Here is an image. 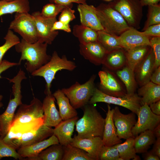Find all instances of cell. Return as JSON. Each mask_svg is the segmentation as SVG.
<instances>
[{"mask_svg": "<svg viewBox=\"0 0 160 160\" xmlns=\"http://www.w3.org/2000/svg\"><path fill=\"white\" fill-rule=\"evenodd\" d=\"M153 133L156 138L160 137V124L157 125L153 130Z\"/></svg>", "mask_w": 160, "mask_h": 160, "instance_id": "54", "label": "cell"}, {"mask_svg": "<svg viewBox=\"0 0 160 160\" xmlns=\"http://www.w3.org/2000/svg\"><path fill=\"white\" fill-rule=\"evenodd\" d=\"M149 106L153 113L160 115V100L151 103Z\"/></svg>", "mask_w": 160, "mask_h": 160, "instance_id": "50", "label": "cell"}, {"mask_svg": "<svg viewBox=\"0 0 160 160\" xmlns=\"http://www.w3.org/2000/svg\"><path fill=\"white\" fill-rule=\"evenodd\" d=\"M118 38L121 47L125 50L141 46H151L149 37L133 28L124 32Z\"/></svg>", "mask_w": 160, "mask_h": 160, "instance_id": "16", "label": "cell"}, {"mask_svg": "<svg viewBox=\"0 0 160 160\" xmlns=\"http://www.w3.org/2000/svg\"><path fill=\"white\" fill-rule=\"evenodd\" d=\"M141 87L137 90V94L140 97L141 105H149L160 100V85L150 81Z\"/></svg>", "mask_w": 160, "mask_h": 160, "instance_id": "27", "label": "cell"}, {"mask_svg": "<svg viewBox=\"0 0 160 160\" xmlns=\"http://www.w3.org/2000/svg\"><path fill=\"white\" fill-rule=\"evenodd\" d=\"M95 12L104 30L110 34L119 36L131 28L120 13L108 4H100L95 7Z\"/></svg>", "mask_w": 160, "mask_h": 160, "instance_id": "3", "label": "cell"}, {"mask_svg": "<svg viewBox=\"0 0 160 160\" xmlns=\"http://www.w3.org/2000/svg\"><path fill=\"white\" fill-rule=\"evenodd\" d=\"M48 44L38 41L31 43L22 39L15 46L16 51L21 53L19 63L26 60L25 66L27 70L32 73L47 63L51 56L47 52Z\"/></svg>", "mask_w": 160, "mask_h": 160, "instance_id": "1", "label": "cell"}, {"mask_svg": "<svg viewBox=\"0 0 160 160\" xmlns=\"http://www.w3.org/2000/svg\"><path fill=\"white\" fill-rule=\"evenodd\" d=\"M150 41L154 55V70L160 66V37H153L150 39Z\"/></svg>", "mask_w": 160, "mask_h": 160, "instance_id": "43", "label": "cell"}, {"mask_svg": "<svg viewBox=\"0 0 160 160\" xmlns=\"http://www.w3.org/2000/svg\"><path fill=\"white\" fill-rule=\"evenodd\" d=\"M104 0L106 1H111L113 0Z\"/></svg>", "mask_w": 160, "mask_h": 160, "instance_id": "57", "label": "cell"}, {"mask_svg": "<svg viewBox=\"0 0 160 160\" xmlns=\"http://www.w3.org/2000/svg\"><path fill=\"white\" fill-rule=\"evenodd\" d=\"M61 30L68 33L71 32V31L69 24L64 23L60 21L56 20L54 23L52 28V31Z\"/></svg>", "mask_w": 160, "mask_h": 160, "instance_id": "46", "label": "cell"}, {"mask_svg": "<svg viewBox=\"0 0 160 160\" xmlns=\"http://www.w3.org/2000/svg\"><path fill=\"white\" fill-rule=\"evenodd\" d=\"M151 47L141 46L126 50V65L132 71L134 70L144 59Z\"/></svg>", "mask_w": 160, "mask_h": 160, "instance_id": "29", "label": "cell"}, {"mask_svg": "<svg viewBox=\"0 0 160 160\" xmlns=\"http://www.w3.org/2000/svg\"><path fill=\"white\" fill-rule=\"evenodd\" d=\"M73 5L66 6L61 12L58 20L66 24H69L71 21L76 18L75 11L72 9Z\"/></svg>", "mask_w": 160, "mask_h": 160, "instance_id": "44", "label": "cell"}, {"mask_svg": "<svg viewBox=\"0 0 160 160\" xmlns=\"http://www.w3.org/2000/svg\"><path fill=\"white\" fill-rule=\"evenodd\" d=\"M107 107L102 139L104 146H111L120 143L122 141L117 134L113 119V109H111L109 104L107 105Z\"/></svg>", "mask_w": 160, "mask_h": 160, "instance_id": "24", "label": "cell"}, {"mask_svg": "<svg viewBox=\"0 0 160 160\" xmlns=\"http://www.w3.org/2000/svg\"><path fill=\"white\" fill-rule=\"evenodd\" d=\"M142 6H148L158 4L160 0H140Z\"/></svg>", "mask_w": 160, "mask_h": 160, "instance_id": "53", "label": "cell"}, {"mask_svg": "<svg viewBox=\"0 0 160 160\" xmlns=\"http://www.w3.org/2000/svg\"><path fill=\"white\" fill-rule=\"evenodd\" d=\"M155 58L151 47L147 54L134 71L136 80L141 86L150 81V77L154 71Z\"/></svg>", "mask_w": 160, "mask_h": 160, "instance_id": "18", "label": "cell"}, {"mask_svg": "<svg viewBox=\"0 0 160 160\" xmlns=\"http://www.w3.org/2000/svg\"><path fill=\"white\" fill-rule=\"evenodd\" d=\"M134 137H130L123 143L116 145L120 157L123 160H140L141 159L136 155L134 147Z\"/></svg>", "mask_w": 160, "mask_h": 160, "instance_id": "35", "label": "cell"}, {"mask_svg": "<svg viewBox=\"0 0 160 160\" xmlns=\"http://www.w3.org/2000/svg\"><path fill=\"white\" fill-rule=\"evenodd\" d=\"M126 63L125 51L120 48L108 52L102 64L105 69L113 71L122 68Z\"/></svg>", "mask_w": 160, "mask_h": 160, "instance_id": "26", "label": "cell"}, {"mask_svg": "<svg viewBox=\"0 0 160 160\" xmlns=\"http://www.w3.org/2000/svg\"><path fill=\"white\" fill-rule=\"evenodd\" d=\"M25 78L24 74L18 73L13 78L8 79L10 82L14 83L12 87L14 97L10 100L5 111L0 115V136L2 138L5 136L9 129L17 108L22 103L21 83L22 80Z\"/></svg>", "mask_w": 160, "mask_h": 160, "instance_id": "5", "label": "cell"}, {"mask_svg": "<svg viewBox=\"0 0 160 160\" xmlns=\"http://www.w3.org/2000/svg\"></svg>", "mask_w": 160, "mask_h": 160, "instance_id": "58", "label": "cell"}, {"mask_svg": "<svg viewBox=\"0 0 160 160\" xmlns=\"http://www.w3.org/2000/svg\"><path fill=\"white\" fill-rule=\"evenodd\" d=\"M143 158L145 160H159L160 158L155 154L151 150L144 153Z\"/></svg>", "mask_w": 160, "mask_h": 160, "instance_id": "51", "label": "cell"}, {"mask_svg": "<svg viewBox=\"0 0 160 160\" xmlns=\"http://www.w3.org/2000/svg\"><path fill=\"white\" fill-rule=\"evenodd\" d=\"M150 81L159 85H160V66L155 69L150 77Z\"/></svg>", "mask_w": 160, "mask_h": 160, "instance_id": "49", "label": "cell"}, {"mask_svg": "<svg viewBox=\"0 0 160 160\" xmlns=\"http://www.w3.org/2000/svg\"><path fill=\"white\" fill-rule=\"evenodd\" d=\"M3 0V1H14L15 0Z\"/></svg>", "mask_w": 160, "mask_h": 160, "instance_id": "56", "label": "cell"}, {"mask_svg": "<svg viewBox=\"0 0 160 160\" xmlns=\"http://www.w3.org/2000/svg\"><path fill=\"white\" fill-rule=\"evenodd\" d=\"M31 15L35 24L38 41L51 44L59 33L57 31H52L54 23L57 20L56 17H45L39 11L33 12Z\"/></svg>", "mask_w": 160, "mask_h": 160, "instance_id": "12", "label": "cell"}, {"mask_svg": "<svg viewBox=\"0 0 160 160\" xmlns=\"http://www.w3.org/2000/svg\"><path fill=\"white\" fill-rule=\"evenodd\" d=\"M3 98V96L2 95H0V108L2 107L3 105V104L1 102Z\"/></svg>", "mask_w": 160, "mask_h": 160, "instance_id": "55", "label": "cell"}, {"mask_svg": "<svg viewBox=\"0 0 160 160\" xmlns=\"http://www.w3.org/2000/svg\"><path fill=\"white\" fill-rule=\"evenodd\" d=\"M83 108V115L77 120L75 125L77 136L81 138H102L105 119L92 104H88Z\"/></svg>", "mask_w": 160, "mask_h": 160, "instance_id": "2", "label": "cell"}, {"mask_svg": "<svg viewBox=\"0 0 160 160\" xmlns=\"http://www.w3.org/2000/svg\"><path fill=\"white\" fill-rule=\"evenodd\" d=\"M98 102L121 106L129 109L137 115L141 106L140 97L137 93L132 95L127 94L122 97H114L107 95L96 87L88 104H92Z\"/></svg>", "mask_w": 160, "mask_h": 160, "instance_id": "8", "label": "cell"}, {"mask_svg": "<svg viewBox=\"0 0 160 160\" xmlns=\"http://www.w3.org/2000/svg\"><path fill=\"white\" fill-rule=\"evenodd\" d=\"M78 117L77 116L62 121L53 129V135L57 138L59 143L62 146L70 144L73 138L72 136Z\"/></svg>", "mask_w": 160, "mask_h": 160, "instance_id": "22", "label": "cell"}, {"mask_svg": "<svg viewBox=\"0 0 160 160\" xmlns=\"http://www.w3.org/2000/svg\"><path fill=\"white\" fill-rule=\"evenodd\" d=\"M134 138V147L136 153H143L148 151L156 137L151 130H146Z\"/></svg>", "mask_w": 160, "mask_h": 160, "instance_id": "32", "label": "cell"}, {"mask_svg": "<svg viewBox=\"0 0 160 160\" xmlns=\"http://www.w3.org/2000/svg\"><path fill=\"white\" fill-rule=\"evenodd\" d=\"M135 114L133 112L127 114H123L117 106L113 109V119L117 135L119 139L126 140L130 137L135 138L131 130L137 121Z\"/></svg>", "mask_w": 160, "mask_h": 160, "instance_id": "14", "label": "cell"}, {"mask_svg": "<svg viewBox=\"0 0 160 160\" xmlns=\"http://www.w3.org/2000/svg\"><path fill=\"white\" fill-rule=\"evenodd\" d=\"M4 39L5 40V42L3 45L0 46V64L7 52L20 41L19 38L10 29H8Z\"/></svg>", "mask_w": 160, "mask_h": 160, "instance_id": "38", "label": "cell"}, {"mask_svg": "<svg viewBox=\"0 0 160 160\" xmlns=\"http://www.w3.org/2000/svg\"><path fill=\"white\" fill-rule=\"evenodd\" d=\"M96 77V75H93L83 84L76 82L69 87L61 89L75 109L82 108L88 104L96 88L94 83Z\"/></svg>", "mask_w": 160, "mask_h": 160, "instance_id": "6", "label": "cell"}, {"mask_svg": "<svg viewBox=\"0 0 160 160\" xmlns=\"http://www.w3.org/2000/svg\"><path fill=\"white\" fill-rule=\"evenodd\" d=\"M53 129L52 127L43 124L37 130L31 132L19 140L12 141L9 145L18 149L21 147L35 144L52 135Z\"/></svg>", "mask_w": 160, "mask_h": 160, "instance_id": "20", "label": "cell"}, {"mask_svg": "<svg viewBox=\"0 0 160 160\" xmlns=\"http://www.w3.org/2000/svg\"><path fill=\"white\" fill-rule=\"evenodd\" d=\"M98 74L100 80L99 89L101 91L114 97H122L127 94L125 87L113 71L105 69Z\"/></svg>", "mask_w": 160, "mask_h": 160, "instance_id": "11", "label": "cell"}, {"mask_svg": "<svg viewBox=\"0 0 160 160\" xmlns=\"http://www.w3.org/2000/svg\"><path fill=\"white\" fill-rule=\"evenodd\" d=\"M59 144L57 137L54 135L47 139H45L35 144L21 147L18 149L17 152L20 156L26 159L37 156L42 151L55 144Z\"/></svg>", "mask_w": 160, "mask_h": 160, "instance_id": "25", "label": "cell"}, {"mask_svg": "<svg viewBox=\"0 0 160 160\" xmlns=\"http://www.w3.org/2000/svg\"><path fill=\"white\" fill-rule=\"evenodd\" d=\"M142 33L148 37H160V24L151 25L146 29Z\"/></svg>", "mask_w": 160, "mask_h": 160, "instance_id": "45", "label": "cell"}, {"mask_svg": "<svg viewBox=\"0 0 160 160\" xmlns=\"http://www.w3.org/2000/svg\"><path fill=\"white\" fill-rule=\"evenodd\" d=\"M108 4L119 12L128 25L136 29L140 28L143 16L140 0H113Z\"/></svg>", "mask_w": 160, "mask_h": 160, "instance_id": "7", "label": "cell"}, {"mask_svg": "<svg viewBox=\"0 0 160 160\" xmlns=\"http://www.w3.org/2000/svg\"><path fill=\"white\" fill-rule=\"evenodd\" d=\"M76 67L75 63L68 60L66 55H63L60 57L57 52L54 51L49 61L31 74L33 76H41L44 79L46 83L44 93L47 95L52 93L51 83L57 71L62 70L73 71Z\"/></svg>", "mask_w": 160, "mask_h": 160, "instance_id": "4", "label": "cell"}, {"mask_svg": "<svg viewBox=\"0 0 160 160\" xmlns=\"http://www.w3.org/2000/svg\"><path fill=\"white\" fill-rule=\"evenodd\" d=\"M16 150L13 146L5 143L0 136V159L5 157H12L15 159H23V158Z\"/></svg>", "mask_w": 160, "mask_h": 160, "instance_id": "41", "label": "cell"}, {"mask_svg": "<svg viewBox=\"0 0 160 160\" xmlns=\"http://www.w3.org/2000/svg\"><path fill=\"white\" fill-rule=\"evenodd\" d=\"M98 42L108 52L122 48L116 36L108 33L104 30L97 31Z\"/></svg>", "mask_w": 160, "mask_h": 160, "instance_id": "36", "label": "cell"}, {"mask_svg": "<svg viewBox=\"0 0 160 160\" xmlns=\"http://www.w3.org/2000/svg\"><path fill=\"white\" fill-rule=\"evenodd\" d=\"M44 117L42 103L34 98L29 105L22 103L19 106L11 125L28 123Z\"/></svg>", "mask_w": 160, "mask_h": 160, "instance_id": "10", "label": "cell"}, {"mask_svg": "<svg viewBox=\"0 0 160 160\" xmlns=\"http://www.w3.org/2000/svg\"><path fill=\"white\" fill-rule=\"evenodd\" d=\"M80 54L86 59L96 65L102 64L108 52L98 42L80 44Z\"/></svg>", "mask_w": 160, "mask_h": 160, "instance_id": "19", "label": "cell"}, {"mask_svg": "<svg viewBox=\"0 0 160 160\" xmlns=\"http://www.w3.org/2000/svg\"><path fill=\"white\" fill-rule=\"evenodd\" d=\"M56 100L59 108V113L62 121L77 116L76 109L71 105L69 99L61 89H58L52 94Z\"/></svg>", "mask_w": 160, "mask_h": 160, "instance_id": "28", "label": "cell"}, {"mask_svg": "<svg viewBox=\"0 0 160 160\" xmlns=\"http://www.w3.org/2000/svg\"><path fill=\"white\" fill-rule=\"evenodd\" d=\"M63 146L64 153L62 160H93L87 152L81 148L70 144Z\"/></svg>", "mask_w": 160, "mask_h": 160, "instance_id": "37", "label": "cell"}, {"mask_svg": "<svg viewBox=\"0 0 160 160\" xmlns=\"http://www.w3.org/2000/svg\"><path fill=\"white\" fill-rule=\"evenodd\" d=\"M95 7L86 4H79L77 10L81 25L96 31L104 30L95 12Z\"/></svg>", "mask_w": 160, "mask_h": 160, "instance_id": "21", "label": "cell"}, {"mask_svg": "<svg viewBox=\"0 0 160 160\" xmlns=\"http://www.w3.org/2000/svg\"><path fill=\"white\" fill-rule=\"evenodd\" d=\"M73 34L78 39L81 44H86L97 41V31L81 24L74 25Z\"/></svg>", "mask_w": 160, "mask_h": 160, "instance_id": "33", "label": "cell"}, {"mask_svg": "<svg viewBox=\"0 0 160 160\" xmlns=\"http://www.w3.org/2000/svg\"><path fill=\"white\" fill-rule=\"evenodd\" d=\"M87 152L93 160H100L101 150L104 145L102 138L96 137L89 138H81L75 135L70 144Z\"/></svg>", "mask_w": 160, "mask_h": 160, "instance_id": "17", "label": "cell"}, {"mask_svg": "<svg viewBox=\"0 0 160 160\" xmlns=\"http://www.w3.org/2000/svg\"><path fill=\"white\" fill-rule=\"evenodd\" d=\"M116 73L117 76L124 84L127 94L132 95L135 93L138 84L134 72L126 65L122 68L117 71Z\"/></svg>", "mask_w": 160, "mask_h": 160, "instance_id": "31", "label": "cell"}, {"mask_svg": "<svg viewBox=\"0 0 160 160\" xmlns=\"http://www.w3.org/2000/svg\"><path fill=\"white\" fill-rule=\"evenodd\" d=\"M147 19L143 31L149 26L160 24V5L159 4L148 5Z\"/></svg>", "mask_w": 160, "mask_h": 160, "instance_id": "39", "label": "cell"}, {"mask_svg": "<svg viewBox=\"0 0 160 160\" xmlns=\"http://www.w3.org/2000/svg\"><path fill=\"white\" fill-rule=\"evenodd\" d=\"M100 160H123L119 156L116 145L102 147L99 155Z\"/></svg>", "mask_w": 160, "mask_h": 160, "instance_id": "40", "label": "cell"}, {"mask_svg": "<svg viewBox=\"0 0 160 160\" xmlns=\"http://www.w3.org/2000/svg\"><path fill=\"white\" fill-rule=\"evenodd\" d=\"M42 103L44 123L47 126L55 127L62 121L55 103V98L52 93L46 95Z\"/></svg>", "mask_w": 160, "mask_h": 160, "instance_id": "23", "label": "cell"}, {"mask_svg": "<svg viewBox=\"0 0 160 160\" xmlns=\"http://www.w3.org/2000/svg\"><path fill=\"white\" fill-rule=\"evenodd\" d=\"M137 115V120L131 130L135 137L146 130L153 131L160 124V115L153 113L148 105H141Z\"/></svg>", "mask_w": 160, "mask_h": 160, "instance_id": "13", "label": "cell"}, {"mask_svg": "<svg viewBox=\"0 0 160 160\" xmlns=\"http://www.w3.org/2000/svg\"><path fill=\"white\" fill-rule=\"evenodd\" d=\"M30 10L28 0L7 1L0 0V16L14 13L28 12Z\"/></svg>", "mask_w": 160, "mask_h": 160, "instance_id": "30", "label": "cell"}, {"mask_svg": "<svg viewBox=\"0 0 160 160\" xmlns=\"http://www.w3.org/2000/svg\"><path fill=\"white\" fill-rule=\"evenodd\" d=\"M18 65V63L11 62L5 60H2L0 64V79L1 78V75L3 72L10 67Z\"/></svg>", "mask_w": 160, "mask_h": 160, "instance_id": "48", "label": "cell"}, {"mask_svg": "<svg viewBox=\"0 0 160 160\" xmlns=\"http://www.w3.org/2000/svg\"><path fill=\"white\" fill-rule=\"evenodd\" d=\"M64 153L63 146L60 144L52 145L29 160H62Z\"/></svg>", "mask_w": 160, "mask_h": 160, "instance_id": "34", "label": "cell"}, {"mask_svg": "<svg viewBox=\"0 0 160 160\" xmlns=\"http://www.w3.org/2000/svg\"><path fill=\"white\" fill-rule=\"evenodd\" d=\"M44 123V117L29 122L11 125L3 140L5 143L9 144L12 141L19 140L31 132L37 130Z\"/></svg>", "mask_w": 160, "mask_h": 160, "instance_id": "15", "label": "cell"}, {"mask_svg": "<svg viewBox=\"0 0 160 160\" xmlns=\"http://www.w3.org/2000/svg\"><path fill=\"white\" fill-rule=\"evenodd\" d=\"M152 151L160 158V137L156 138L154 143Z\"/></svg>", "mask_w": 160, "mask_h": 160, "instance_id": "52", "label": "cell"}, {"mask_svg": "<svg viewBox=\"0 0 160 160\" xmlns=\"http://www.w3.org/2000/svg\"><path fill=\"white\" fill-rule=\"evenodd\" d=\"M51 3H53L64 6L73 5V3L78 4H86L87 0H48Z\"/></svg>", "mask_w": 160, "mask_h": 160, "instance_id": "47", "label": "cell"}, {"mask_svg": "<svg viewBox=\"0 0 160 160\" xmlns=\"http://www.w3.org/2000/svg\"><path fill=\"white\" fill-rule=\"evenodd\" d=\"M66 6L53 3H48L43 6L41 14L46 18L56 17Z\"/></svg>", "mask_w": 160, "mask_h": 160, "instance_id": "42", "label": "cell"}, {"mask_svg": "<svg viewBox=\"0 0 160 160\" xmlns=\"http://www.w3.org/2000/svg\"><path fill=\"white\" fill-rule=\"evenodd\" d=\"M9 29L18 33L22 39L29 43L38 41L35 24L31 15L28 12L16 13Z\"/></svg>", "mask_w": 160, "mask_h": 160, "instance_id": "9", "label": "cell"}]
</instances>
